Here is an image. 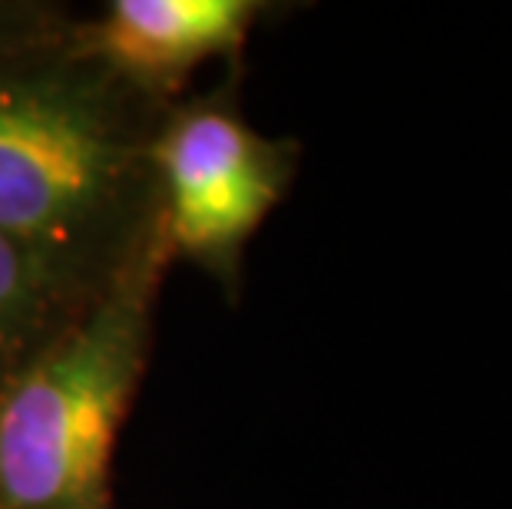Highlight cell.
Returning <instances> with one entry per match:
<instances>
[{
  "label": "cell",
  "mask_w": 512,
  "mask_h": 509,
  "mask_svg": "<svg viewBox=\"0 0 512 509\" xmlns=\"http://www.w3.org/2000/svg\"><path fill=\"white\" fill-rule=\"evenodd\" d=\"M169 110L93 57L73 20L0 53V232L113 278L162 219L152 143Z\"/></svg>",
  "instance_id": "cell-1"
},
{
  "label": "cell",
  "mask_w": 512,
  "mask_h": 509,
  "mask_svg": "<svg viewBox=\"0 0 512 509\" xmlns=\"http://www.w3.org/2000/svg\"><path fill=\"white\" fill-rule=\"evenodd\" d=\"M169 258L159 219L80 318L0 394V509H110L116 433L143 381Z\"/></svg>",
  "instance_id": "cell-2"
},
{
  "label": "cell",
  "mask_w": 512,
  "mask_h": 509,
  "mask_svg": "<svg viewBox=\"0 0 512 509\" xmlns=\"http://www.w3.org/2000/svg\"><path fill=\"white\" fill-rule=\"evenodd\" d=\"M162 225L172 255L232 281L248 238L291 182V146L255 133L235 106H172L152 143Z\"/></svg>",
  "instance_id": "cell-3"
},
{
  "label": "cell",
  "mask_w": 512,
  "mask_h": 509,
  "mask_svg": "<svg viewBox=\"0 0 512 509\" xmlns=\"http://www.w3.org/2000/svg\"><path fill=\"white\" fill-rule=\"evenodd\" d=\"M261 10L255 0H116L80 24V40L123 80L172 103L199 63L242 47Z\"/></svg>",
  "instance_id": "cell-4"
},
{
  "label": "cell",
  "mask_w": 512,
  "mask_h": 509,
  "mask_svg": "<svg viewBox=\"0 0 512 509\" xmlns=\"http://www.w3.org/2000/svg\"><path fill=\"white\" fill-rule=\"evenodd\" d=\"M106 281L0 232V394L80 318Z\"/></svg>",
  "instance_id": "cell-5"
},
{
  "label": "cell",
  "mask_w": 512,
  "mask_h": 509,
  "mask_svg": "<svg viewBox=\"0 0 512 509\" xmlns=\"http://www.w3.org/2000/svg\"><path fill=\"white\" fill-rule=\"evenodd\" d=\"M70 24L57 7L47 4H20V0H0V53L27 47L43 37L57 34Z\"/></svg>",
  "instance_id": "cell-6"
}]
</instances>
